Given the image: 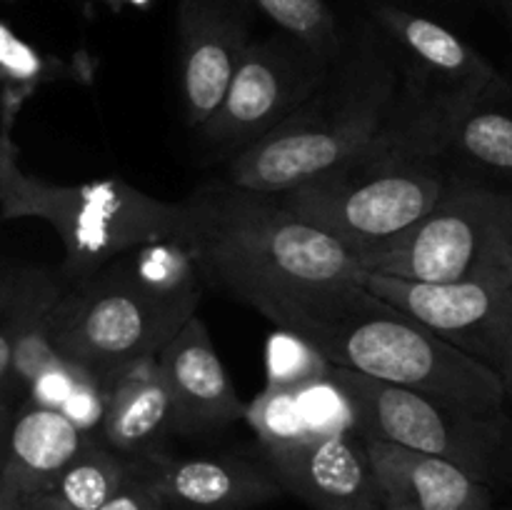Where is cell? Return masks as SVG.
Returning <instances> with one entry per match:
<instances>
[{"mask_svg": "<svg viewBox=\"0 0 512 510\" xmlns=\"http://www.w3.org/2000/svg\"><path fill=\"white\" fill-rule=\"evenodd\" d=\"M328 363L400 385L475 413H505L508 393L498 375L425 328L405 310L370 293L360 280L318 285L265 310Z\"/></svg>", "mask_w": 512, "mask_h": 510, "instance_id": "cell-1", "label": "cell"}, {"mask_svg": "<svg viewBox=\"0 0 512 510\" xmlns=\"http://www.w3.org/2000/svg\"><path fill=\"white\" fill-rule=\"evenodd\" d=\"M178 240L200 280L260 315L318 285L360 280L363 268L335 238L275 195L213 180L178 203Z\"/></svg>", "mask_w": 512, "mask_h": 510, "instance_id": "cell-2", "label": "cell"}, {"mask_svg": "<svg viewBox=\"0 0 512 510\" xmlns=\"http://www.w3.org/2000/svg\"><path fill=\"white\" fill-rule=\"evenodd\" d=\"M400 78L373 20L345 35L325 83L293 115L228 158L220 180L280 195L378 153L400 135Z\"/></svg>", "mask_w": 512, "mask_h": 510, "instance_id": "cell-3", "label": "cell"}, {"mask_svg": "<svg viewBox=\"0 0 512 510\" xmlns=\"http://www.w3.org/2000/svg\"><path fill=\"white\" fill-rule=\"evenodd\" d=\"M200 290L203 280L178 240L138 245L63 290L48 318L50 343L103 378L128 360L158 355L198 313Z\"/></svg>", "mask_w": 512, "mask_h": 510, "instance_id": "cell-4", "label": "cell"}, {"mask_svg": "<svg viewBox=\"0 0 512 510\" xmlns=\"http://www.w3.org/2000/svg\"><path fill=\"white\" fill-rule=\"evenodd\" d=\"M15 120L0 118V215L45 220L65 248V278L85 280L120 253L175 238L178 203L158 200L118 178L53 185L25 173L13 140Z\"/></svg>", "mask_w": 512, "mask_h": 510, "instance_id": "cell-5", "label": "cell"}, {"mask_svg": "<svg viewBox=\"0 0 512 510\" xmlns=\"http://www.w3.org/2000/svg\"><path fill=\"white\" fill-rule=\"evenodd\" d=\"M445 185L448 170L400 130L378 153L275 198L360 260L413 228L438 203Z\"/></svg>", "mask_w": 512, "mask_h": 510, "instance_id": "cell-6", "label": "cell"}, {"mask_svg": "<svg viewBox=\"0 0 512 510\" xmlns=\"http://www.w3.org/2000/svg\"><path fill=\"white\" fill-rule=\"evenodd\" d=\"M370 20L398 68L405 138L435 158V140L445 125L508 78L458 33L428 15L400 5H378Z\"/></svg>", "mask_w": 512, "mask_h": 510, "instance_id": "cell-7", "label": "cell"}, {"mask_svg": "<svg viewBox=\"0 0 512 510\" xmlns=\"http://www.w3.org/2000/svg\"><path fill=\"white\" fill-rule=\"evenodd\" d=\"M333 380L353 405L360 438L438 455L488 485L508 470L512 428L505 413H475L338 365Z\"/></svg>", "mask_w": 512, "mask_h": 510, "instance_id": "cell-8", "label": "cell"}, {"mask_svg": "<svg viewBox=\"0 0 512 510\" xmlns=\"http://www.w3.org/2000/svg\"><path fill=\"white\" fill-rule=\"evenodd\" d=\"M360 285L493 370L512 400V268L505 233L488 263L458 283H410L363 270Z\"/></svg>", "mask_w": 512, "mask_h": 510, "instance_id": "cell-9", "label": "cell"}, {"mask_svg": "<svg viewBox=\"0 0 512 510\" xmlns=\"http://www.w3.org/2000/svg\"><path fill=\"white\" fill-rule=\"evenodd\" d=\"M508 190L450 175L438 203L393 243L358 260L365 273L410 283H458L478 273L503 238Z\"/></svg>", "mask_w": 512, "mask_h": 510, "instance_id": "cell-10", "label": "cell"}, {"mask_svg": "<svg viewBox=\"0 0 512 510\" xmlns=\"http://www.w3.org/2000/svg\"><path fill=\"white\" fill-rule=\"evenodd\" d=\"M333 63L278 33L250 40L213 118L198 130L215 155L233 158L293 115L325 83Z\"/></svg>", "mask_w": 512, "mask_h": 510, "instance_id": "cell-11", "label": "cell"}, {"mask_svg": "<svg viewBox=\"0 0 512 510\" xmlns=\"http://www.w3.org/2000/svg\"><path fill=\"white\" fill-rule=\"evenodd\" d=\"M248 0H178V90L188 128L200 130L225 98L250 45Z\"/></svg>", "mask_w": 512, "mask_h": 510, "instance_id": "cell-12", "label": "cell"}, {"mask_svg": "<svg viewBox=\"0 0 512 510\" xmlns=\"http://www.w3.org/2000/svg\"><path fill=\"white\" fill-rule=\"evenodd\" d=\"M263 463L313 510H383L378 480L358 433L305 435L293 443L260 445Z\"/></svg>", "mask_w": 512, "mask_h": 510, "instance_id": "cell-13", "label": "cell"}, {"mask_svg": "<svg viewBox=\"0 0 512 510\" xmlns=\"http://www.w3.org/2000/svg\"><path fill=\"white\" fill-rule=\"evenodd\" d=\"M158 358L175 408V435L218 433L243 420L240 400L198 313L160 348Z\"/></svg>", "mask_w": 512, "mask_h": 510, "instance_id": "cell-14", "label": "cell"}, {"mask_svg": "<svg viewBox=\"0 0 512 510\" xmlns=\"http://www.w3.org/2000/svg\"><path fill=\"white\" fill-rule=\"evenodd\" d=\"M140 463L165 510H248L283 495L263 458L158 453Z\"/></svg>", "mask_w": 512, "mask_h": 510, "instance_id": "cell-15", "label": "cell"}, {"mask_svg": "<svg viewBox=\"0 0 512 510\" xmlns=\"http://www.w3.org/2000/svg\"><path fill=\"white\" fill-rule=\"evenodd\" d=\"M103 423L100 440L130 460L163 453L168 435H175V408L158 358L128 360L100 378Z\"/></svg>", "mask_w": 512, "mask_h": 510, "instance_id": "cell-16", "label": "cell"}, {"mask_svg": "<svg viewBox=\"0 0 512 510\" xmlns=\"http://www.w3.org/2000/svg\"><path fill=\"white\" fill-rule=\"evenodd\" d=\"M383 503L413 510H493V490L438 455L363 438Z\"/></svg>", "mask_w": 512, "mask_h": 510, "instance_id": "cell-17", "label": "cell"}, {"mask_svg": "<svg viewBox=\"0 0 512 510\" xmlns=\"http://www.w3.org/2000/svg\"><path fill=\"white\" fill-rule=\"evenodd\" d=\"M440 165L493 188L512 190V83L480 95L470 108L445 125L433 148Z\"/></svg>", "mask_w": 512, "mask_h": 510, "instance_id": "cell-18", "label": "cell"}, {"mask_svg": "<svg viewBox=\"0 0 512 510\" xmlns=\"http://www.w3.org/2000/svg\"><path fill=\"white\" fill-rule=\"evenodd\" d=\"M88 440L60 410L23 400L10 415L3 480L15 495L48 493Z\"/></svg>", "mask_w": 512, "mask_h": 510, "instance_id": "cell-19", "label": "cell"}, {"mask_svg": "<svg viewBox=\"0 0 512 510\" xmlns=\"http://www.w3.org/2000/svg\"><path fill=\"white\" fill-rule=\"evenodd\" d=\"M133 465L135 460L115 453L103 440H88L48 493H53L65 510H100L128 480Z\"/></svg>", "mask_w": 512, "mask_h": 510, "instance_id": "cell-20", "label": "cell"}, {"mask_svg": "<svg viewBox=\"0 0 512 510\" xmlns=\"http://www.w3.org/2000/svg\"><path fill=\"white\" fill-rule=\"evenodd\" d=\"M60 78H70L68 65L38 50L0 20V110L20 113L40 85Z\"/></svg>", "mask_w": 512, "mask_h": 510, "instance_id": "cell-21", "label": "cell"}, {"mask_svg": "<svg viewBox=\"0 0 512 510\" xmlns=\"http://www.w3.org/2000/svg\"><path fill=\"white\" fill-rule=\"evenodd\" d=\"M250 8L273 20L278 30L308 45L320 58L335 63L345 35L325 0H248Z\"/></svg>", "mask_w": 512, "mask_h": 510, "instance_id": "cell-22", "label": "cell"}, {"mask_svg": "<svg viewBox=\"0 0 512 510\" xmlns=\"http://www.w3.org/2000/svg\"><path fill=\"white\" fill-rule=\"evenodd\" d=\"M333 363L320 355L318 348L290 330L275 328L265 345V373L268 388L300 390L310 383L328 378Z\"/></svg>", "mask_w": 512, "mask_h": 510, "instance_id": "cell-23", "label": "cell"}, {"mask_svg": "<svg viewBox=\"0 0 512 510\" xmlns=\"http://www.w3.org/2000/svg\"><path fill=\"white\" fill-rule=\"evenodd\" d=\"M243 420H248L250 428L255 430L260 445L293 443L305 435H313L305 428L295 390L265 388L253 403L245 405Z\"/></svg>", "mask_w": 512, "mask_h": 510, "instance_id": "cell-24", "label": "cell"}, {"mask_svg": "<svg viewBox=\"0 0 512 510\" xmlns=\"http://www.w3.org/2000/svg\"><path fill=\"white\" fill-rule=\"evenodd\" d=\"M298 393L300 413H303L305 428L313 435L330 433H355V413L348 395L333 380V370L328 378L310 383Z\"/></svg>", "mask_w": 512, "mask_h": 510, "instance_id": "cell-25", "label": "cell"}, {"mask_svg": "<svg viewBox=\"0 0 512 510\" xmlns=\"http://www.w3.org/2000/svg\"><path fill=\"white\" fill-rule=\"evenodd\" d=\"M103 385H100L98 375H93L90 370H85L80 375L78 385L73 388V393L65 398V403L60 405V413L75 423V428L80 430L88 438L100 440V423H103Z\"/></svg>", "mask_w": 512, "mask_h": 510, "instance_id": "cell-26", "label": "cell"}, {"mask_svg": "<svg viewBox=\"0 0 512 510\" xmlns=\"http://www.w3.org/2000/svg\"><path fill=\"white\" fill-rule=\"evenodd\" d=\"M83 373L85 368L70 363V360H65L63 355H60L55 363L45 365V368L30 380V385L25 388V400H30V403L35 405H43V408L60 410V405L65 403V398H68L70 393H73V388L78 385Z\"/></svg>", "mask_w": 512, "mask_h": 510, "instance_id": "cell-27", "label": "cell"}, {"mask_svg": "<svg viewBox=\"0 0 512 510\" xmlns=\"http://www.w3.org/2000/svg\"><path fill=\"white\" fill-rule=\"evenodd\" d=\"M100 510H165L160 503V495L155 493L153 483H150L145 465L135 460L133 470H130L128 480L118 488V493L108 500Z\"/></svg>", "mask_w": 512, "mask_h": 510, "instance_id": "cell-28", "label": "cell"}, {"mask_svg": "<svg viewBox=\"0 0 512 510\" xmlns=\"http://www.w3.org/2000/svg\"><path fill=\"white\" fill-rule=\"evenodd\" d=\"M13 395H18L13 383V340H10L8 298H5V275L0 273V405H13Z\"/></svg>", "mask_w": 512, "mask_h": 510, "instance_id": "cell-29", "label": "cell"}, {"mask_svg": "<svg viewBox=\"0 0 512 510\" xmlns=\"http://www.w3.org/2000/svg\"><path fill=\"white\" fill-rule=\"evenodd\" d=\"M10 510H65L53 493H30V495H15Z\"/></svg>", "mask_w": 512, "mask_h": 510, "instance_id": "cell-30", "label": "cell"}, {"mask_svg": "<svg viewBox=\"0 0 512 510\" xmlns=\"http://www.w3.org/2000/svg\"><path fill=\"white\" fill-rule=\"evenodd\" d=\"M503 233H505V248H508V260H510V268H512V190H508V195H505Z\"/></svg>", "mask_w": 512, "mask_h": 510, "instance_id": "cell-31", "label": "cell"}, {"mask_svg": "<svg viewBox=\"0 0 512 510\" xmlns=\"http://www.w3.org/2000/svg\"><path fill=\"white\" fill-rule=\"evenodd\" d=\"M10 415H13V408L10 405H0V465H3L5 458V438H8Z\"/></svg>", "mask_w": 512, "mask_h": 510, "instance_id": "cell-32", "label": "cell"}, {"mask_svg": "<svg viewBox=\"0 0 512 510\" xmlns=\"http://www.w3.org/2000/svg\"><path fill=\"white\" fill-rule=\"evenodd\" d=\"M13 498H15V493L8 488V483L3 480V465H0V510H10Z\"/></svg>", "mask_w": 512, "mask_h": 510, "instance_id": "cell-33", "label": "cell"}, {"mask_svg": "<svg viewBox=\"0 0 512 510\" xmlns=\"http://www.w3.org/2000/svg\"><path fill=\"white\" fill-rule=\"evenodd\" d=\"M503 13H505V20H508V25L512 30V5H503Z\"/></svg>", "mask_w": 512, "mask_h": 510, "instance_id": "cell-34", "label": "cell"}, {"mask_svg": "<svg viewBox=\"0 0 512 510\" xmlns=\"http://www.w3.org/2000/svg\"><path fill=\"white\" fill-rule=\"evenodd\" d=\"M383 510H413V508H403V505H388V503H383Z\"/></svg>", "mask_w": 512, "mask_h": 510, "instance_id": "cell-35", "label": "cell"}, {"mask_svg": "<svg viewBox=\"0 0 512 510\" xmlns=\"http://www.w3.org/2000/svg\"><path fill=\"white\" fill-rule=\"evenodd\" d=\"M505 473L512 475V450H510V458H508V470H505Z\"/></svg>", "mask_w": 512, "mask_h": 510, "instance_id": "cell-36", "label": "cell"}, {"mask_svg": "<svg viewBox=\"0 0 512 510\" xmlns=\"http://www.w3.org/2000/svg\"><path fill=\"white\" fill-rule=\"evenodd\" d=\"M500 5H512V0H498Z\"/></svg>", "mask_w": 512, "mask_h": 510, "instance_id": "cell-37", "label": "cell"}]
</instances>
